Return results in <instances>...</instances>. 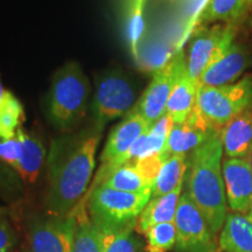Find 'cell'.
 <instances>
[{"label":"cell","mask_w":252,"mask_h":252,"mask_svg":"<svg viewBox=\"0 0 252 252\" xmlns=\"http://www.w3.org/2000/svg\"><path fill=\"white\" fill-rule=\"evenodd\" d=\"M21 156V144L18 133L13 137L0 135V160L15 169Z\"/></svg>","instance_id":"30"},{"label":"cell","mask_w":252,"mask_h":252,"mask_svg":"<svg viewBox=\"0 0 252 252\" xmlns=\"http://www.w3.org/2000/svg\"><path fill=\"white\" fill-rule=\"evenodd\" d=\"M152 125L135 109H131L126 113L124 119L110 132L100 154L99 169L89 188L99 186L115 169L124 165L132 145Z\"/></svg>","instance_id":"7"},{"label":"cell","mask_w":252,"mask_h":252,"mask_svg":"<svg viewBox=\"0 0 252 252\" xmlns=\"http://www.w3.org/2000/svg\"><path fill=\"white\" fill-rule=\"evenodd\" d=\"M172 54L168 43L153 41L147 43L144 48H139V58L137 62L144 70L156 72L169 62L173 58Z\"/></svg>","instance_id":"26"},{"label":"cell","mask_w":252,"mask_h":252,"mask_svg":"<svg viewBox=\"0 0 252 252\" xmlns=\"http://www.w3.org/2000/svg\"><path fill=\"white\" fill-rule=\"evenodd\" d=\"M174 1H179V0H174ZM180 1H182V0H180Z\"/></svg>","instance_id":"38"},{"label":"cell","mask_w":252,"mask_h":252,"mask_svg":"<svg viewBox=\"0 0 252 252\" xmlns=\"http://www.w3.org/2000/svg\"><path fill=\"white\" fill-rule=\"evenodd\" d=\"M252 11V0H210L197 25L223 21L237 25Z\"/></svg>","instance_id":"20"},{"label":"cell","mask_w":252,"mask_h":252,"mask_svg":"<svg viewBox=\"0 0 252 252\" xmlns=\"http://www.w3.org/2000/svg\"><path fill=\"white\" fill-rule=\"evenodd\" d=\"M209 2L210 0H182L180 15L186 30V39L193 33Z\"/></svg>","instance_id":"28"},{"label":"cell","mask_w":252,"mask_h":252,"mask_svg":"<svg viewBox=\"0 0 252 252\" xmlns=\"http://www.w3.org/2000/svg\"><path fill=\"white\" fill-rule=\"evenodd\" d=\"M219 252H252V217L241 213L226 215Z\"/></svg>","instance_id":"16"},{"label":"cell","mask_w":252,"mask_h":252,"mask_svg":"<svg viewBox=\"0 0 252 252\" xmlns=\"http://www.w3.org/2000/svg\"><path fill=\"white\" fill-rule=\"evenodd\" d=\"M252 64V52L247 45L234 42L200 78V86L219 87L234 83Z\"/></svg>","instance_id":"14"},{"label":"cell","mask_w":252,"mask_h":252,"mask_svg":"<svg viewBox=\"0 0 252 252\" xmlns=\"http://www.w3.org/2000/svg\"><path fill=\"white\" fill-rule=\"evenodd\" d=\"M149 252H168L175 247L176 226L174 222L160 223L145 232Z\"/></svg>","instance_id":"27"},{"label":"cell","mask_w":252,"mask_h":252,"mask_svg":"<svg viewBox=\"0 0 252 252\" xmlns=\"http://www.w3.org/2000/svg\"><path fill=\"white\" fill-rule=\"evenodd\" d=\"M7 213H8V210L6 209L5 207L0 206V219H4V217L7 216Z\"/></svg>","instance_id":"33"},{"label":"cell","mask_w":252,"mask_h":252,"mask_svg":"<svg viewBox=\"0 0 252 252\" xmlns=\"http://www.w3.org/2000/svg\"><path fill=\"white\" fill-rule=\"evenodd\" d=\"M102 132L94 125L53 140L47 160L48 212L69 215L89 190Z\"/></svg>","instance_id":"1"},{"label":"cell","mask_w":252,"mask_h":252,"mask_svg":"<svg viewBox=\"0 0 252 252\" xmlns=\"http://www.w3.org/2000/svg\"><path fill=\"white\" fill-rule=\"evenodd\" d=\"M72 212L76 217L72 252H102L98 235L88 213L86 201L82 200Z\"/></svg>","instance_id":"24"},{"label":"cell","mask_w":252,"mask_h":252,"mask_svg":"<svg viewBox=\"0 0 252 252\" xmlns=\"http://www.w3.org/2000/svg\"><path fill=\"white\" fill-rule=\"evenodd\" d=\"M220 132H216L191 153L187 190L214 235L222 230L226 219L223 145Z\"/></svg>","instance_id":"2"},{"label":"cell","mask_w":252,"mask_h":252,"mask_svg":"<svg viewBox=\"0 0 252 252\" xmlns=\"http://www.w3.org/2000/svg\"><path fill=\"white\" fill-rule=\"evenodd\" d=\"M90 84L76 61H69L59 68L45 99L48 121L58 130L69 133L87 115Z\"/></svg>","instance_id":"3"},{"label":"cell","mask_w":252,"mask_h":252,"mask_svg":"<svg viewBox=\"0 0 252 252\" xmlns=\"http://www.w3.org/2000/svg\"><path fill=\"white\" fill-rule=\"evenodd\" d=\"M23 180L12 167L0 160V194L5 197H17L23 189Z\"/></svg>","instance_id":"29"},{"label":"cell","mask_w":252,"mask_h":252,"mask_svg":"<svg viewBox=\"0 0 252 252\" xmlns=\"http://www.w3.org/2000/svg\"><path fill=\"white\" fill-rule=\"evenodd\" d=\"M223 179L230 209L248 213L252 206V167L250 158H228L223 162Z\"/></svg>","instance_id":"12"},{"label":"cell","mask_w":252,"mask_h":252,"mask_svg":"<svg viewBox=\"0 0 252 252\" xmlns=\"http://www.w3.org/2000/svg\"><path fill=\"white\" fill-rule=\"evenodd\" d=\"M186 70V55L182 50H179L165 67L154 72L153 80L134 108L137 112H139L151 124H154L158 119L161 118L166 113L167 102L172 90Z\"/></svg>","instance_id":"10"},{"label":"cell","mask_w":252,"mask_h":252,"mask_svg":"<svg viewBox=\"0 0 252 252\" xmlns=\"http://www.w3.org/2000/svg\"><path fill=\"white\" fill-rule=\"evenodd\" d=\"M17 244V232L9 220L0 219V252H12Z\"/></svg>","instance_id":"32"},{"label":"cell","mask_w":252,"mask_h":252,"mask_svg":"<svg viewBox=\"0 0 252 252\" xmlns=\"http://www.w3.org/2000/svg\"><path fill=\"white\" fill-rule=\"evenodd\" d=\"M250 216L252 217V206H251V209H250Z\"/></svg>","instance_id":"36"},{"label":"cell","mask_w":252,"mask_h":252,"mask_svg":"<svg viewBox=\"0 0 252 252\" xmlns=\"http://www.w3.org/2000/svg\"><path fill=\"white\" fill-rule=\"evenodd\" d=\"M250 160H251V167H252V156H251V159Z\"/></svg>","instance_id":"37"},{"label":"cell","mask_w":252,"mask_h":252,"mask_svg":"<svg viewBox=\"0 0 252 252\" xmlns=\"http://www.w3.org/2000/svg\"><path fill=\"white\" fill-rule=\"evenodd\" d=\"M187 167L188 163L186 154H172L167 158L154 182L152 197L162 196V195L171 193L184 184Z\"/></svg>","instance_id":"22"},{"label":"cell","mask_w":252,"mask_h":252,"mask_svg":"<svg viewBox=\"0 0 252 252\" xmlns=\"http://www.w3.org/2000/svg\"><path fill=\"white\" fill-rule=\"evenodd\" d=\"M152 197V190L126 193L96 186L89 188L83 200L94 224L110 226L137 225V220Z\"/></svg>","instance_id":"4"},{"label":"cell","mask_w":252,"mask_h":252,"mask_svg":"<svg viewBox=\"0 0 252 252\" xmlns=\"http://www.w3.org/2000/svg\"><path fill=\"white\" fill-rule=\"evenodd\" d=\"M76 229L74 212L65 216H52L32 224L30 252H72Z\"/></svg>","instance_id":"11"},{"label":"cell","mask_w":252,"mask_h":252,"mask_svg":"<svg viewBox=\"0 0 252 252\" xmlns=\"http://www.w3.org/2000/svg\"><path fill=\"white\" fill-rule=\"evenodd\" d=\"M198 87L200 84L188 76L187 70L176 82L166 106V113L172 118L174 124L184 123L194 110Z\"/></svg>","instance_id":"19"},{"label":"cell","mask_w":252,"mask_h":252,"mask_svg":"<svg viewBox=\"0 0 252 252\" xmlns=\"http://www.w3.org/2000/svg\"><path fill=\"white\" fill-rule=\"evenodd\" d=\"M25 111L21 103L9 91H5L0 102V135L13 137L23 127Z\"/></svg>","instance_id":"25"},{"label":"cell","mask_w":252,"mask_h":252,"mask_svg":"<svg viewBox=\"0 0 252 252\" xmlns=\"http://www.w3.org/2000/svg\"><path fill=\"white\" fill-rule=\"evenodd\" d=\"M236 35L237 25L234 24L214 25L196 34L186 58L188 76L200 84L203 72L230 48Z\"/></svg>","instance_id":"9"},{"label":"cell","mask_w":252,"mask_h":252,"mask_svg":"<svg viewBox=\"0 0 252 252\" xmlns=\"http://www.w3.org/2000/svg\"><path fill=\"white\" fill-rule=\"evenodd\" d=\"M133 1H141V2H145V0H126V4H127V2H133Z\"/></svg>","instance_id":"35"},{"label":"cell","mask_w":252,"mask_h":252,"mask_svg":"<svg viewBox=\"0 0 252 252\" xmlns=\"http://www.w3.org/2000/svg\"><path fill=\"white\" fill-rule=\"evenodd\" d=\"M5 91H6V90L4 89V87H2V84H1V80H0V102H1L2 97H4Z\"/></svg>","instance_id":"34"},{"label":"cell","mask_w":252,"mask_h":252,"mask_svg":"<svg viewBox=\"0 0 252 252\" xmlns=\"http://www.w3.org/2000/svg\"><path fill=\"white\" fill-rule=\"evenodd\" d=\"M165 160L166 159L163 158L162 154H154V156L137 160V161L133 163L137 166V168L139 169L141 175L146 179V181L149 182L151 186H154L157 176L159 174L160 168H161Z\"/></svg>","instance_id":"31"},{"label":"cell","mask_w":252,"mask_h":252,"mask_svg":"<svg viewBox=\"0 0 252 252\" xmlns=\"http://www.w3.org/2000/svg\"><path fill=\"white\" fill-rule=\"evenodd\" d=\"M195 106L220 130L244 110L252 108V75L225 86H200Z\"/></svg>","instance_id":"5"},{"label":"cell","mask_w":252,"mask_h":252,"mask_svg":"<svg viewBox=\"0 0 252 252\" xmlns=\"http://www.w3.org/2000/svg\"><path fill=\"white\" fill-rule=\"evenodd\" d=\"M100 185L126 193H145L153 190V186L146 181L133 162H125L118 167Z\"/></svg>","instance_id":"23"},{"label":"cell","mask_w":252,"mask_h":252,"mask_svg":"<svg viewBox=\"0 0 252 252\" xmlns=\"http://www.w3.org/2000/svg\"><path fill=\"white\" fill-rule=\"evenodd\" d=\"M17 133L21 144V156L14 171L24 182L34 184L39 179L45 162V146L36 135L28 133L23 127L19 128Z\"/></svg>","instance_id":"17"},{"label":"cell","mask_w":252,"mask_h":252,"mask_svg":"<svg viewBox=\"0 0 252 252\" xmlns=\"http://www.w3.org/2000/svg\"><path fill=\"white\" fill-rule=\"evenodd\" d=\"M175 252H219L213 231L189 194H181L174 220Z\"/></svg>","instance_id":"8"},{"label":"cell","mask_w":252,"mask_h":252,"mask_svg":"<svg viewBox=\"0 0 252 252\" xmlns=\"http://www.w3.org/2000/svg\"><path fill=\"white\" fill-rule=\"evenodd\" d=\"M219 131L220 130L214 127L195 106L184 123L173 125L162 156L167 159L172 154H186L194 151Z\"/></svg>","instance_id":"13"},{"label":"cell","mask_w":252,"mask_h":252,"mask_svg":"<svg viewBox=\"0 0 252 252\" xmlns=\"http://www.w3.org/2000/svg\"><path fill=\"white\" fill-rule=\"evenodd\" d=\"M223 151L228 158L252 156V108L229 121L220 132Z\"/></svg>","instance_id":"15"},{"label":"cell","mask_w":252,"mask_h":252,"mask_svg":"<svg viewBox=\"0 0 252 252\" xmlns=\"http://www.w3.org/2000/svg\"><path fill=\"white\" fill-rule=\"evenodd\" d=\"M102 252H140L141 243L134 235L137 225H96Z\"/></svg>","instance_id":"21"},{"label":"cell","mask_w":252,"mask_h":252,"mask_svg":"<svg viewBox=\"0 0 252 252\" xmlns=\"http://www.w3.org/2000/svg\"><path fill=\"white\" fill-rule=\"evenodd\" d=\"M135 102V89L124 72L109 70L96 81L93 103L90 105L93 125L103 131L108 123L130 111Z\"/></svg>","instance_id":"6"},{"label":"cell","mask_w":252,"mask_h":252,"mask_svg":"<svg viewBox=\"0 0 252 252\" xmlns=\"http://www.w3.org/2000/svg\"><path fill=\"white\" fill-rule=\"evenodd\" d=\"M182 186L184 184L162 196L151 197L150 202L146 204L138 219L137 228L140 232L145 234L150 228L160 223L174 222L176 209L182 194Z\"/></svg>","instance_id":"18"}]
</instances>
